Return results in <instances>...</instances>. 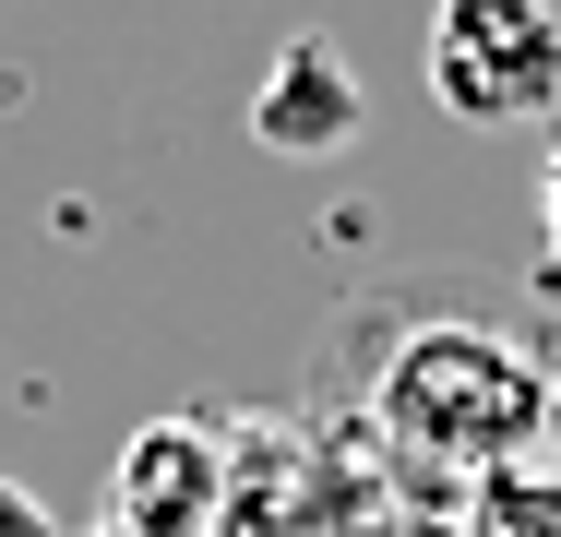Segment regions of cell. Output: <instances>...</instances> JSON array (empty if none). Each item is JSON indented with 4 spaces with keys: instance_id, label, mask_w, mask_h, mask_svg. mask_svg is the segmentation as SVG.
I'll return each instance as SVG.
<instances>
[{
    "instance_id": "obj_1",
    "label": "cell",
    "mask_w": 561,
    "mask_h": 537,
    "mask_svg": "<svg viewBox=\"0 0 561 537\" xmlns=\"http://www.w3.org/2000/svg\"><path fill=\"white\" fill-rule=\"evenodd\" d=\"M538 382H550V370H538L514 334L431 322V334H407L394 370H382V430H394L407 454H431V466H514V454L538 442Z\"/></svg>"
},
{
    "instance_id": "obj_2",
    "label": "cell",
    "mask_w": 561,
    "mask_h": 537,
    "mask_svg": "<svg viewBox=\"0 0 561 537\" xmlns=\"http://www.w3.org/2000/svg\"><path fill=\"white\" fill-rule=\"evenodd\" d=\"M431 96L466 132H514L561 107V24L550 0H443L431 12Z\"/></svg>"
},
{
    "instance_id": "obj_3",
    "label": "cell",
    "mask_w": 561,
    "mask_h": 537,
    "mask_svg": "<svg viewBox=\"0 0 561 537\" xmlns=\"http://www.w3.org/2000/svg\"><path fill=\"white\" fill-rule=\"evenodd\" d=\"M370 132V96H358V72H346L323 36H287L275 60H263V84H251V144L263 156H346Z\"/></svg>"
},
{
    "instance_id": "obj_4",
    "label": "cell",
    "mask_w": 561,
    "mask_h": 537,
    "mask_svg": "<svg viewBox=\"0 0 561 537\" xmlns=\"http://www.w3.org/2000/svg\"><path fill=\"white\" fill-rule=\"evenodd\" d=\"M204 514H216V430H192V419L131 430V454H119V526L131 537H204Z\"/></svg>"
},
{
    "instance_id": "obj_5",
    "label": "cell",
    "mask_w": 561,
    "mask_h": 537,
    "mask_svg": "<svg viewBox=\"0 0 561 537\" xmlns=\"http://www.w3.org/2000/svg\"><path fill=\"white\" fill-rule=\"evenodd\" d=\"M478 537H561V466H490L478 478Z\"/></svg>"
},
{
    "instance_id": "obj_6",
    "label": "cell",
    "mask_w": 561,
    "mask_h": 537,
    "mask_svg": "<svg viewBox=\"0 0 561 537\" xmlns=\"http://www.w3.org/2000/svg\"><path fill=\"white\" fill-rule=\"evenodd\" d=\"M0 537H60V514H48L36 490H12V478H0Z\"/></svg>"
},
{
    "instance_id": "obj_7",
    "label": "cell",
    "mask_w": 561,
    "mask_h": 537,
    "mask_svg": "<svg viewBox=\"0 0 561 537\" xmlns=\"http://www.w3.org/2000/svg\"><path fill=\"white\" fill-rule=\"evenodd\" d=\"M538 454H550V466H561V370H550V382H538Z\"/></svg>"
},
{
    "instance_id": "obj_8",
    "label": "cell",
    "mask_w": 561,
    "mask_h": 537,
    "mask_svg": "<svg viewBox=\"0 0 561 537\" xmlns=\"http://www.w3.org/2000/svg\"><path fill=\"white\" fill-rule=\"evenodd\" d=\"M538 215H550V251H561V156H550V192H538Z\"/></svg>"
}]
</instances>
